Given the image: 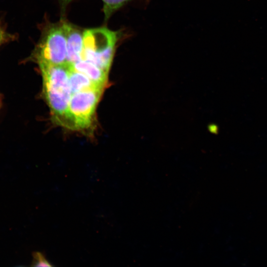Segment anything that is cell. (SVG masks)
I'll list each match as a JSON object with an SVG mask.
<instances>
[{"label": "cell", "instance_id": "cell-9", "mask_svg": "<svg viewBox=\"0 0 267 267\" xmlns=\"http://www.w3.org/2000/svg\"><path fill=\"white\" fill-rule=\"evenodd\" d=\"M32 266L36 267H51L52 265L46 260L45 256L41 252H36L33 253Z\"/></svg>", "mask_w": 267, "mask_h": 267}, {"label": "cell", "instance_id": "cell-8", "mask_svg": "<svg viewBox=\"0 0 267 267\" xmlns=\"http://www.w3.org/2000/svg\"><path fill=\"white\" fill-rule=\"evenodd\" d=\"M130 0H102L105 19H108L112 14Z\"/></svg>", "mask_w": 267, "mask_h": 267}, {"label": "cell", "instance_id": "cell-11", "mask_svg": "<svg viewBox=\"0 0 267 267\" xmlns=\"http://www.w3.org/2000/svg\"><path fill=\"white\" fill-rule=\"evenodd\" d=\"M4 33L3 32L2 30L0 29V43L2 42L4 38Z\"/></svg>", "mask_w": 267, "mask_h": 267}, {"label": "cell", "instance_id": "cell-7", "mask_svg": "<svg viewBox=\"0 0 267 267\" xmlns=\"http://www.w3.org/2000/svg\"><path fill=\"white\" fill-rule=\"evenodd\" d=\"M69 65L70 67L69 81L72 94L93 88H104L93 83L84 74L75 71L69 64Z\"/></svg>", "mask_w": 267, "mask_h": 267}, {"label": "cell", "instance_id": "cell-3", "mask_svg": "<svg viewBox=\"0 0 267 267\" xmlns=\"http://www.w3.org/2000/svg\"><path fill=\"white\" fill-rule=\"evenodd\" d=\"M103 89L96 88L72 94L69 105L72 129L85 130L92 125L96 107Z\"/></svg>", "mask_w": 267, "mask_h": 267}, {"label": "cell", "instance_id": "cell-10", "mask_svg": "<svg viewBox=\"0 0 267 267\" xmlns=\"http://www.w3.org/2000/svg\"><path fill=\"white\" fill-rule=\"evenodd\" d=\"M72 0H58L62 11L64 12L69 3Z\"/></svg>", "mask_w": 267, "mask_h": 267}, {"label": "cell", "instance_id": "cell-2", "mask_svg": "<svg viewBox=\"0 0 267 267\" xmlns=\"http://www.w3.org/2000/svg\"><path fill=\"white\" fill-rule=\"evenodd\" d=\"M118 38V32L105 27L85 30L82 59L90 62L108 73Z\"/></svg>", "mask_w": 267, "mask_h": 267}, {"label": "cell", "instance_id": "cell-6", "mask_svg": "<svg viewBox=\"0 0 267 267\" xmlns=\"http://www.w3.org/2000/svg\"><path fill=\"white\" fill-rule=\"evenodd\" d=\"M69 64L73 70L84 74L93 83L103 87L106 85L108 73L93 63L81 59Z\"/></svg>", "mask_w": 267, "mask_h": 267}, {"label": "cell", "instance_id": "cell-4", "mask_svg": "<svg viewBox=\"0 0 267 267\" xmlns=\"http://www.w3.org/2000/svg\"><path fill=\"white\" fill-rule=\"evenodd\" d=\"M38 62L60 65L66 63V38L62 25H53L46 31L36 53Z\"/></svg>", "mask_w": 267, "mask_h": 267}, {"label": "cell", "instance_id": "cell-5", "mask_svg": "<svg viewBox=\"0 0 267 267\" xmlns=\"http://www.w3.org/2000/svg\"><path fill=\"white\" fill-rule=\"evenodd\" d=\"M66 38V63L72 64L82 59L83 32L67 23L62 24Z\"/></svg>", "mask_w": 267, "mask_h": 267}, {"label": "cell", "instance_id": "cell-1", "mask_svg": "<svg viewBox=\"0 0 267 267\" xmlns=\"http://www.w3.org/2000/svg\"><path fill=\"white\" fill-rule=\"evenodd\" d=\"M38 63L43 77L44 94L54 120L72 129L69 114L72 95L69 81V64Z\"/></svg>", "mask_w": 267, "mask_h": 267}]
</instances>
